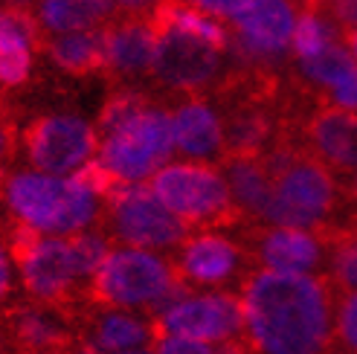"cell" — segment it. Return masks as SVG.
<instances>
[{"label": "cell", "mask_w": 357, "mask_h": 354, "mask_svg": "<svg viewBox=\"0 0 357 354\" xmlns=\"http://www.w3.org/2000/svg\"><path fill=\"white\" fill-rule=\"evenodd\" d=\"M253 354H328L343 291L328 276L253 270L238 288Z\"/></svg>", "instance_id": "obj_1"}, {"label": "cell", "mask_w": 357, "mask_h": 354, "mask_svg": "<svg viewBox=\"0 0 357 354\" xmlns=\"http://www.w3.org/2000/svg\"><path fill=\"white\" fill-rule=\"evenodd\" d=\"M0 198H3L17 221L35 226L38 233L79 236L96 215V194L82 189L73 177H50L41 171L0 174Z\"/></svg>", "instance_id": "obj_2"}, {"label": "cell", "mask_w": 357, "mask_h": 354, "mask_svg": "<svg viewBox=\"0 0 357 354\" xmlns=\"http://www.w3.org/2000/svg\"><path fill=\"white\" fill-rule=\"evenodd\" d=\"M149 189L172 215H177L192 229L215 233V229L247 226L244 215L233 201L227 177L215 166L169 163L149 180Z\"/></svg>", "instance_id": "obj_3"}, {"label": "cell", "mask_w": 357, "mask_h": 354, "mask_svg": "<svg viewBox=\"0 0 357 354\" xmlns=\"http://www.w3.org/2000/svg\"><path fill=\"white\" fill-rule=\"evenodd\" d=\"M343 198L340 180L323 163L299 151L296 160L276 177L273 203L267 209L264 224L319 233L340 215Z\"/></svg>", "instance_id": "obj_4"}, {"label": "cell", "mask_w": 357, "mask_h": 354, "mask_svg": "<svg viewBox=\"0 0 357 354\" xmlns=\"http://www.w3.org/2000/svg\"><path fill=\"white\" fill-rule=\"evenodd\" d=\"M177 282L172 261L149 250H111L99 273L84 288V302L93 311L151 308Z\"/></svg>", "instance_id": "obj_5"}, {"label": "cell", "mask_w": 357, "mask_h": 354, "mask_svg": "<svg viewBox=\"0 0 357 354\" xmlns=\"http://www.w3.org/2000/svg\"><path fill=\"white\" fill-rule=\"evenodd\" d=\"M174 125L163 108H146L131 122H125L119 131L102 139L99 160L108 166L119 180L142 183L154 177L163 163L174 154Z\"/></svg>", "instance_id": "obj_6"}, {"label": "cell", "mask_w": 357, "mask_h": 354, "mask_svg": "<svg viewBox=\"0 0 357 354\" xmlns=\"http://www.w3.org/2000/svg\"><path fill=\"white\" fill-rule=\"evenodd\" d=\"M108 226L131 250H169L183 244L192 226L157 201L149 183H119L108 198Z\"/></svg>", "instance_id": "obj_7"}, {"label": "cell", "mask_w": 357, "mask_h": 354, "mask_svg": "<svg viewBox=\"0 0 357 354\" xmlns=\"http://www.w3.org/2000/svg\"><path fill=\"white\" fill-rule=\"evenodd\" d=\"M29 166L41 174L61 177L79 171L99 148V134L91 122L70 114H47L32 119L21 134Z\"/></svg>", "instance_id": "obj_8"}, {"label": "cell", "mask_w": 357, "mask_h": 354, "mask_svg": "<svg viewBox=\"0 0 357 354\" xmlns=\"http://www.w3.org/2000/svg\"><path fill=\"white\" fill-rule=\"evenodd\" d=\"M247 331L244 302L233 291L192 296L163 316H151V343L163 337H189L201 343L241 340ZM149 343V346H151Z\"/></svg>", "instance_id": "obj_9"}, {"label": "cell", "mask_w": 357, "mask_h": 354, "mask_svg": "<svg viewBox=\"0 0 357 354\" xmlns=\"http://www.w3.org/2000/svg\"><path fill=\"white\" fill-rule=\"evenodd\" d=\"M224 76L221 49L183 29L157 32V56L154 79L177 93H192V99H204L215 91Z\"/></svg>", "instance_id": "obj_10"}, {"label": "cell", "mask_w": 357, "mask_h": 354, "mask_svg": "<svg viewBox=\"0 0 357 354\" xmlns=\"http://www.w3.org/2000/svg\"><path fill=\"white\" fill-rule=\"evenodd\" d=\"M288 122L299 148L308 157L323 163L331 174H340L343 180L357 174V114L317 102L311 111H302Z\"/></svg>", "instance_id": "obj_11"}, {"label": "cell", "mask_w": 357, "mask_h": 354, "mask_svg": "<svg viewBox=\"0 0 357 354\" xmlns=\"http://www.w3.org/2000/svg\"><path fill=\"white\" fill-rule=\"evenodd\" d=\"M172 268L174 276L192 291L229 285L241 288V282L253 273V261L241 241H233L221 233H198L181 244Z\"/></svg>", "instance_id": "obj_12"}, {"label": "cell", "mask_w": 357, "mask_h": 354, "mask_svg": "<svg viewBox=\"0 0 357 354\" xmlns=\"http://www.w3.org/2000/svg\"><path fill=\"white\" fill-rule=\"evenodd\" d=\"M238 241L250 253L253 268H264L273 273L311 276V270H317L326 256L323 238L317 233H308V229L247 224V226H241Z\"/></svg>", "instance_id": "obj_13"}, {"label": "cell", "mask_w": 357, "mask_h": 354, "mask_svg": "<svg viewBox=\"0 0 357 354\" xmlns=\"http://www.w3.org/2000/svg\"><path fill=\"white\" fill-rule=\"evenodd\" d=\"M0 337L12 354H76L79 334L56 311L15 302L0 311Z\"/></svg>", "instance_id": "obj_14"}, {"label": "cell", "mask_w": 357, "mask_h": 354, "mask_svg": "<svg viewBox=\"0 0 357 354\" xmlns=\"http://www.w3.org/2000/svg\"><path fill=\"white\" fill-rule=\"evenodd\" d=\"M108 47V76L116 87H137V82L154 76L157 32L149 17H119L105 26Z\"/></svg>", "instance_id": "obj_15"}, {"label": "cell", "mask_w": 357, "mask_h": 354, "mask_svg": "<svg viewBox=\"0 0 357 354\" xmlns=\"http://www.w3.org/2000/svg\"><path fill=\"white\" fill-rule=\"evenodd\" d=\"M236 32L264 56H279L294 38L296 12L291 0H250V6L233 21Z\"/></svg>", "instance_id": "obj_16"}, {"label": "cell", "mask_w": 357, "mask_h": 354, "mask_svg": "<svg viewBox=\"0 0 357 354\" xmlns=\"http://www.w3.org/2000/svg\"><path fill=\"white\" fill-rule=\"evenodd\" d=\"M174 125V146L186 157H198V160H221L224 157V128L218 111L209 108L204 99H189L177 105L172 114Z\"/></svg>", "instance_id": "obj_17"}, {"label": "cell", "mask_w": 357, "mask_h": 354, "mask_svg": "<svg viewBox=\"0 0 357 354\" xmlns=\"http://www.w3.org/2000/svg\"><path fill=\"white\" fill-rule=\"evenodd\" d=\"M221 174L227 177L229 192L238 212L247 224H264L267 209L273 203V177L267 174L259 157H233L218 163Z\"/></svg>", "instance_id": "obj_18"}, {"label": "cell", "mask_w": 357, "mask_h": 354, "mask_svg": "<svg viewBox=\"0 0 357 354\" xmlns=\"http://www.w3.org/2000/svg\"><path fill=\"white\" fill-rule=\"evenodd\" d=\"M47 56L59 70L70 76H93L108 70V47H105V26L87 29V32H70L56 35L47 41Z\"/></svg>", "instance_id": "obj_19"}, {"label": "cell", "mask_w": 357, "mask_h": 354, "mask_svg": "<svg viewBox=\"0 0 357 354\" xmlns=\"http://www.w3.org/2000/svg\"><path fill=\"white\" fill-rule=\"evenodd\" d=\"M79 340L93 343L99 351H131L151 343V320H139L119 311H91L79 331Z\"/></svg>", "instance_id": "obj_20"}, {"label": "cell", "mask_w": 357, "mask_h": 354, "mask_svg": "<svg viewBox=\"0 0 357 354\" xmlns=\"http://www.w3.org/2000/svg\"><path fill=\"white\" fill-rule=\"evenodd\" d=\"M328 253V279L343 293H357V215H337L317 233Z\"/></svg>", "instance_id": "obj_21"}, {"label": "cell", "mask_w": 357, "mask_h": 354, "mask_svg": "<svg viewBox=\"0 0 357 354\" xmlns=\"http://www.w3.org/2000/svg\"><path fill=\"white\" fill-rule=\"evenodd\" d=\"M149 21L154 26V32H163V29H183V32H192L198 38L209 41L215 49H227L229 47V35L227 29L209 17L206 12H201L198 6H192L189 0H160L154 6V12L149 15Z\"/></svg>", "instance_id": "obj_22"}, {"label": "cell", "mask_w": 357, "mask_h": 354, "mask_svg": "<svg viewBox=\"0 0 357 354\" xmlns=\"http://www.w3.org/2000/svg\"><path fill=\"white\" fill-rule=\"evenodd\" d=\"M105 17H111V12L93 0H41L38 6V21L44 32L56 35L96 29V24H102Z\"/></svg>", "instance_id": "obj_23"}, {"label": "cell", "mask_w": 357, "mask_h": 354, "mask_svg": "<svg viewBox=\"0 0 357 354\" xmlns=\"http://www.w3.org/2000/svg\"><path fill=\"white\" fill-rule=\"evenodd\" d=\"M351 73H357L354 56L346 47H340V44H331L328 49L319 52V56L299 61V79H305L311 91H314V87H319L317 93H323V91H328V87L340 84Z\"/></svg>", "instance_id": "obj_24"}, {"label": "cell", "mask_w": 357, "mask_h": 354, "mask_svg": "<svg viewBox=\"0 0 357 354\" xmlns=\"http://www.w3.org/2000/svg\"><path fill=\"white\" fill-rule=\"evenodd\" d=\"M337 38H343V29L337 26L334 21L323 12H302L296 17V26H294V38H291V49L299 61L314 59L319 56L323 49H328L331 44H337Z\"/></svg>", "instance_id": "obj_25"}, {"label": "cell", "mask_w": 357, "mask_h": 354, "mask_svg": "<svg viewBox=\"0 0 357 354\" xmlns=\"http://www.w3.org/2000/svg\"><path fill=\"white\" fill-rule=\"evenodd\" d=\"M151 108V99L139 91V87H114V93L105 99L102 111H99V125L96 134L105 139L114 131H119L125 122H131L139 111Z\"/></svg>", "instance_id": "obj_26"}, {"label": "cell", "mask_w": 357, "mask_h": 354, "mask_svg": "<svg viewBox=\"0 0 357 354\" xmlns=\"http://www.w3.org/2000/svg\"><path fill=\"white\" fill-rule=\"evenodd\" d=\"M70 241V250H73V264H76V276L87 288L91 279L99 273V268L105 264V259L111 256V244L102 233H79Z\"/></svg>", "instance_id": "obj_27"}, {"label": "cell", "mask_w": 357, "mask_h": 354, "mask_svg": "<svg viewBox=\"0 0 357 354\" xmlns=\"http://www.w3.org/2000/svg\"><path fill=\"white\" fill-rule=\"evenodd\" d=\"M73 180L82 186V189H87L91 194H102V198H108V194L119 186V183H125V180H119V177L105 166L102 160H93V163H84L76 174H73Z\"/></svg>", "instance_id": "obj_28"}, {"label": "cell", "mask_w": 357, "mask_h": 354, "mask_svg": "<svg viewBox=\"0 0 357 354\" xmlns=\"http://www.w3.org/2000/svg\"><path fill=\"white\" fill-rule=\"evenodd\" d=\"M334 340L346 351L357 354V293H343L337 305V323H334Z\"/></svg>", "instance_id": "obj_29"}, {"label": "cell", "mask_w": 357, "mask_h": 354, "mask_svg": "<svg viewBox=\"0 0 357 354\" xmlns=\"http://www.w3.org/2000/svg\"><path fill=\"white\" fill-rule=\"evenodd\" d=\"M317 102L319 105H328V108H340V111L357 114V73H351L340 84L328 87V91L317 93Z\"/></svg>", "instance_id": "obj_30"}, {"label": "cell", "mask_w": 357, "mask_h": 354, "mask_svg": "<svg viewBox=\"0 0 357 354\" xmlns=\"http://www.w3.org/2000/svg\"><path fill=\"white\" fill-rule=\"evenodd\" d=\"M151 348L157 354H218V346L189 340V337H163V340H154Z\"/></svg>", "instance_id": "obj_31"}, {"label": "cell", "mask_w": 357, "mask_h": 354, "mask_svg": "<svg viewBox=\"0 0 357 354\" xmlns=\"http://www.w3.org/2000/svg\"><path fill=\"white\" fill-rule=\"evenodd\" d=\"M192 6H198L201 12H209L215 17H236L250 6V0H189Z\"/></svg>", "instance_id": "obj_32"}, {"label": "cell", "mask_w": 357, "mask_h": 354, "mask_svg": "<svg viewBox=\"0 0 357 354\" xmlns=\"http://www.w3.org/2000/svg\"><path fill=\"white\" fill-rule=\"evenodd\" d=\"M328 15L343 32H354L357 29V0H331Z\"/></svg>", "instance_id": "obj_33"}, {"label": "cell", "mask_w": 357, "mask_h": 354, "mask_svg": "<svg viewBox=\"0 0 357 354\" xmlns=\"http://www.w3.org/2000/svg\"><path fill=\"white\" fill-rule=\"evenodd\" d=\"M12 151H15V128H12V119L9 114H0V174L6 171L9 160H12Z\"/></svg>", "instance_id": "obj_34"}, {"label": "cell", "mask_w": 357, "mask_h": 354, "mask_svg": "<svg viewBox=\"0 0 357 354\" xmlns=\"http://www.w3.org/2000/svg\"><path fill=\"white\" fill-rule=\"evenodd\" d=\"M160 0H114V6L122 12V17H146L151 15Z\"/></svg>", "instance_id": "obj_35"}, {"label": "cell", "mask_w": 357, "mask_h": 354, "mask_svg": "<svg viewBox=\"0 0 357 354\" xmlns=\"http://www.w3.org/2000/svg\"><path fill=\"white\" fill-rule=\"evenodd\" d=\"M9 291H12V273H9V259H6V250L0 244V311H3L6 299H9Z\"/></svg>", "instance_id": "obj_36"}, {"label": "cell", "mask_w": 357, "mask_h": 354, "mask_svg": "<svg viewBox=\"0 0 357 354\" xmlns=\"http://www.w3.org/2000/svg\"><path fill=\"white\" fill-rule=\"evenodd\" d=\"M340 189L349 201H357V174H351L349 180H340Z\"/></svg>", "instance_id": "obj_37"}, {"label": "cell", "mask_w": 357, "mask_h": 354, "mask_svg": "<svg viewBox=\"0 0 357 354\" xmlns=\"http://www.w3.org/2000/svg\"><path fill=\"white\" fill-rule=\"evenodd\" d=\"M343 41L354 49V59H357V29H354V32H343Z\"/></svg>", "instance_id": "obj_38"}, {"label": "cell", "mask_w": 357, "mask_h": 354, "mask_svg": "<svg viewBox=\"0 0 357 354\" xmlns=\"http://www.w3.org/2000/svg\"><path fill=\"white\" fill-rule=\"evenodd\" d=\"M326 3H331V0H305V9H308V12H319Z\"/></svg>", "instance_id": "obj_39"}, {"label": "cell", "mask_w": 357, "mask_h": 354, "mask_svg": "<svg viewBox=\"0 0 357 354\" xmlns=\"http://www.w3.org/2000/svg\"><path fill=\"white\" fill-rule=\"evenodd\" d=\"M93 3H99L102 9H108V12H111V6H114V0H93Z\"/></svg>", "instance_id": "obj_40"}, {"label": "cell", "mask_w": 357, "mask_h": 354, "mask_svg": "<svg viewBox=\"0 0 357 354\" xmlns=\"http://www.w3.org/2000/svg\"><path fill=\"white\" fill-rule=\"evenodd\" d=\"M328 354H354V351H346V348H331Z\"/></svg>", "instance_id": "obj_41"}, {"label": "cell", "mask_w": 357, "mask_h": 354, "mask_svg": "<svg viewBox=\"0 0 357 354\" xmlns=\"http://www.w3.org/2000/svg\"><path fill=\"white\" fill-rule=\"evenodd\" d=\"M116 354H151V351H137V348H131V351H116Z\"/></svg>", "instance_id": "obj_42"}, {"label": "cell", "mask_w": 357, "mask_h": 354, "mask_svg": "<svg viewBox=\"0 0 357 354\" xmlns=\"http://www.w3.org/2000/svg\"><path fill=\"white\" fill-rule=\"evenodd\" d=\"M0 114H6V102L3 99H0Z\"/></svg>", "instance_id": "obj_43"}]
</instances>
